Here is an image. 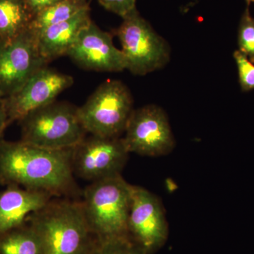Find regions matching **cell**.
<instances>
[{
	"label": "cell",
	"mask_w": 254,
	"mask_h": 254,
	"mask_svg": "<svg viewBox=\"0 0 254 254\" xmlns=\"http://www.w3.org/2000/svg\"><path fill=\"white\" fill-rule=\"evenodd\" d=\"M60 0H25L33 16Z\"/></svg>",
	"instance_id": "7402d4cb"
},
{
	"label": "cell",
	"mask_w": 254,
	"mask_h": 254,
	"mask_svg": "<svg viewBox=\"0 0 254 254\" xmlns=\"http://www.w3.org/2000/svg\"><path fill=\"white\" fill-rule=\"evenodd\" d=\"M133 111L131 92L118 80L103 82L78 109L88 133L109 138L121 137Z\"/></svg>",
	"instance_id": "5b68a950"
},
{
	"label": "cell",
	"mask_w": 254,
	"mask_h": 254,
	"mask_svg": "<svg viewBox=\"0 0 254 254\" xmlns=\"http://www.w3.org/2000/svg\"><path fill=\"white\" fill-rule=\"evenodd\" d=\"M123 18L116 35L121 43L126 69L143 76L164 67L170 59L167 41L142 17L136 8Z\"/></svg>",
	"instance_id": "8992f818"
},
{
	"label": "cell",
	"mask_w": 254,
	"mask_h": 254,
	"mask_svg": "<svg viewBox=\"0 0 254 254\" xmlns=\"http://www.w3.org/2000/svg\"><path fill=\"white\" fill-rule=\"evenodd\" d=\"M67 56L92 71L120 72L127 68L125 56L114 45L113 37L93 21L82 30Z\"/></svg>",
	"instance_id": "7c38bea8"
},
{
	"label": "cell",
	"mask_w": 254,
	"mask_h": 254,
	"mask_svg": "<svg viewBox=\"0 0 254 254\" xmlns=\"http://www.w3.org/2000/svg\"><path fill=\"white\" fill-rule=\"evenodd\" d=\"M33 18L25 0H0V40L11 39L26 31Z\"/></svg>",
	"instance_id": "9a60e30c"
},
{
	"label": "cell",
	"mask_w": 254,
	"mask_h": 254,
	"mask_svg": "<svg viewBox=\"0 0 254 254\" xmlns=\"http://www.w3.org/2000/svg\"><path fill=\"white\" fill-rule=\"evenodd\" d=\"M234 58L238 68L239 81L242 91L254 89V64L240 50L234 53Z\"/></svg>",
	"instance_id": "ffe728a7"
},
{
	"label": "cell",
	"mask_w": 254,
	"mask_h": 254,
	"mask_svg": "<svg viewBox=\"0 0 254 254\" xmlns=\"http://www.w3.org/2000/svg\"><path fill=\"white\" fill-rule=\"evenodd\" d=\"M28 222L39 235L42 254H88L94 244L79 202L51 200Z\"/></svg>",
	"instance_id": "7a4b0ae2"
},
{
	"label": "cell",
	"mask_w": 254,
	"mask_h": 254,
	"mask_svg": "<svg viewBox=\"0 0 254 254\" xmlns=\"http://www.w3.org/2000/svg\"><path fill=\"white\" fill-rule=\"evenodd\" d=\"M123 137L91 135L73 149V173L92 182L121 175L128 158Z\"/></svg>",
	"instance_id": "30bf717a"
},
{
	"label": "cell",
	"mask_w": 254,
	"mask_h": 254,
	"mask_svg": "<svg viewBox=\"0 0 254 254\" xmlns=\"http://www.w3.org/2000/svg\"><path fill=\"white\" fill-rule=\"evenodd\" d=\"M78 109L66 102L55 100L34 110L21 120V141L46 149L74 148L88 133L80 120Z\"/></svg>",
	"instance_id": "277c9868"
},
{
	"label": "cell",
	"mask_w": 254,
	"mask_h": 254,
	"mask_svg": "<svg viewBox=\"0 0 254 254\" xmlns=\"http://www.w3.org/2000/svg\"><path fill=\"white\" fill-rule=\"evenodd\" d=\"M131 192V185L121 175L93 182L86 187L81 204L95 238L128 236Z\"/></svg>",
	"instance_id": "3957f363"
},
{
	"label": "cell",
	"mask_w": 254,
	"mask_h": 254,
	"mask_svg": "<svg viewBox=\"0 0 254 254\" xmlns=\"http://www.w3.org/2000/svg\"><path fill=\"white\" fill-rule=\"evenodd\" d=\"M247 1V6H250L252 3H254V0H246Z\"/></svg>",
	"instance_id": "cb8c5ba5"
},
{
	"label": "cell",
	"mask_w": 254,
	"mask_h": 254,
	"mask_svg": "<svg viewBox=\"0 0 254 254\" xmlns=\"http://www.w3.org/2000/svg\"><path fill=\"white\" fill-rule=\"evenodd\" d=\"M123 137L128 153L143 156L166 155L175 147L166 113L155 105L133 110Z\"/></svg>",
	"instance_id": "52a82bcc"
},
{
	"label": "cell",
	"mask_w": 254,
	"mask_h": 254,
	"mask_svg": "<svg viewBox=\"0 0 254 254\" xmlns=\"http://www.w3.org/2000/svg\"><path fill=\"white\" fill-rule=\"evenodd\" d=\"M53 195L40 190L9 185L0 193V236L24 225L51 200Z\"/></svg>",
	"instance_id": "4fadbf2b"
},
{
	"label": "cell",
	"mask_w": 254,
	"mask_h": 254,
	"mask_svg": "<svg viewBox=\"0 0 254 254\" xmlns=\"http://www.w3.org/2000/svg\"><path fill=\"white\" fill-rule=\"evenodd\" d=\"M73 78L48 65L37 71L23 86L2 100L8 124L21 121L28 114L50 104L57 97L72 86Z\"/></svg>",
	"instance_id": "8fae6325"
},
{
	"label": "cell",
	"mask_w": 254,
	"mask_h": 254,
	"mask_svg": "<svg viewBox=\"0 0 254 254\" xmlns=\"http://www.w3.org/2000/svg\"><path fill=\"white\" fill-rule=\"evenodd\" d=\"M9 125L8 124L7 115L5 111L4 105H3L2 99L0 97V140L6 127Z\"/></svg>",
	"instance_id": "603a6c76"
},
{
	"label": "cell",
	"mask_w": 254,
	"mask_h": 254,
	"mask_svg": "<svg viewBox=\"0 0 254 254\" xmlns=\"http://www.w3.org/2000/svg\"><path fill=\"white\" fill-rule=\"evenodd\" d=\"M88 8V0H60L35 15L30 28L37 33L48 26L67 21Z\"/></svg>",
	"instance_id": "e0dca14e"
},
{
	"label": "cell",
	"mask_w": 254,
	"mask_h": 254,
	"mask_svg": "<svg viewBox=\"0 0 254 254\" xmlns=\"http://www.w3.org/2000/svg\"><path fill=\"white\" fill-rule=\"evenodd\" d=\"M0 254H42L41 239L28 222L0 236Z\"/></svg>",
	"instance_id": "2e32d148"
},
{
	"label": "cell",
	"mask_w": 254,
	"mask_h": 254,
	"mask_svg": "<svg viewBox=\"0 0 254 254\" xmlns=\"http://www.w3.org/2000/svg\"><path fill=\"white\" fill-rule=\"evenodd\" d=\"M48 64L31 28L11 39L0 40V97L17 91Z\"/></svg>",
	"instance_id": "ba28073f"
},
{
	"label": "cell",
	"mask_w": 254,
	"mask_h": 254,
	"mask_svg": "<svg viewBox=\"0 0 254 254\" xmlns=\"http://www.w3.org/2000/svg\"><path fill=\"white\" fill-rule=\"evenodd\" d=\"M91 21V9L88 8L67 21L34 32L42 57L49 63L60 57L67 55L82 30Z\"/></svg>",
	"instance_id": "5bb4252c"
},
{
	"label": "cell",
	"mask_w": 254,
	"mask_h": 254,
	"mask_svg": "<svg viewBox=\"0 0 254 254\" xmlns=\"http://www.w3.org/2000/svg\"><path fill=\"white\" fill-rule=\"evenodd\" d=\"M88 254H147L129 236L95 238Z\"/></svg>",
	"instance_id": "ac0fdd59"
},
{
	"label": "cell",
	"mask_w": 254,
	"mask_h": 254,
	"mask_svg": "<svg viewBox=\"0 0 254 254\" xmlns=\"http://www.w3.org/2000/svg\"><path fill=\"white\" fill-rule=\"evenodd\" d=\"M240 51L254 63V18L250 14L249 6L241 18L238 31Z\"/></svg>",
	"instance_id": "d6986e66"
},
{
	"label": "cell",
	"mask_w": 254,
	"mask_h": 254,
	"mask_svg": "<svg viewBox=\"0 0 254 254\" xmlns=\"http://www.w3.org/2000/svg\"><path fill=\"white\" fill-rule=\"evenodd\" d=\"M73 149H46L21 141L0 140V184L53 196L72 192Z\"/></svg>",
	"instance_id": "6da1fadb"
},
{
	"label": "cell",
	"mask_w": 254,
	"mask_h": 254,
	"mask_svg": "<svg viewBox=\"0 0 254 254\" xmlns=\"http://www.w3.org/2000/svg\"><path fill=\"white\" fill-rule=\"evenodd\" d=\"M105 9L123 18L136 9V0H98Z\"/></svg>",
	"instance_id": "44dd1931"
},
{
	"label": "cell",
	"mask_w": 254,
	"mask_h": 254,
	"mask_svg": "<svg viewBox=\"0 0 254 254\" xmlns=\"http://www.w3.org/2000/svg\"><path fill=\"white\" fill-rule=\"evenodd\" d=\"M128 235L147 254L160 250L168 238L165 210L157 195L141 187L131 185L127 220Z\"/></svg>",
	"instance_id": "9c48e42d"
}]
</instances>
